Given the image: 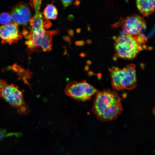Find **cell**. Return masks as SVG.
Here are the masks:
<instances>
[{"label":"cell","instance_id":"obj_1","mask_svg":"<svg viewBox=\"0 0 155 155\" xmlns=\"http://www.w3.org/2000/svg\"><path fill=\"white\" fill-rule=\"evenodd\" d=\"M122 110L121 99L115 91L105 89L97 93L92 111L100 121L105 122L115 120Z\"/></svg>","mask_w":155,"mask_h":155},{"label":"cell","instance_id":"obj_2","mask_svg":"<svg viewBox=\"0 0 155 155\" xmlns=\"http://www.w3.org/2000/svg\"><path fill=\"white\" fill-rule=\"evenodd\" d=\"M136 66L130 64L123 69L108 68L113 88L117 90H132L136 86Z\"/></svg>","mask_w":155,"mask_h":155},{"label":"cell","instance_id":"obj_3","mask_svg":"<svg viewBox=\"0 0 155 155\" xmlns=\"http://www.w3.org/2000/svg\"><path fill=\"white\" fill-rule=\"evenodd\" d=\"M114 56L116 58L133 59L141 51L146 48L141 45L136 38L124 33L113 38Z\"/></svg>","mask_w":155,"mask_h":155},{"label":"cell","instance_id":"obj_4","mask_svg":"<svg viewBox=\"0 0 155 155\" xmlns=\"http://www.w3.org/2000/svg\"><path fill=\"white\" fill-rule=\"evenodd\" d=\"M23 90L13 84H8L7 81L0 80V98L3 99L11 107L16 109L21 115H26L29 112V106L25 102Z\"/></svg>","mask_w":155,"mask_h":155},{"label":"cell","instance_id":"obj_5","mask_svg":"<svg viewBox=\"0 0 155 155\" xmlns=\"http://www.w3.org/2000/svg\"><path fill=\"white\" fill-rule=\"evenodd\" d=\"M120 26L126 33L136 38L146 28V22L140 14H134L124 18H121L112 26L116 29Z\"/></svg>","mask_w":155,"mask_h":155},{"label":"cell","instance_id":"obj_6","mask_svg":"<svg viewBox=\"0 0 155 155\" xmlns=\"http://www.w3.org/2000/svg\"><path fill=\"white\" fill-rule=\"evenodd\" d=\"M66 94L77 100L86 101L90 99L98 92L97 89L85 81L70 82L66 86Z\"/></svg>","mask_w":155,"mask_h":155},{"label":"cell","instance_id":"obj_7","mask_svg":"<svg viewBox=\"0 0 155 155\" xmlns=\"http://www.w3.org/2000/svg\"><path fill=\"white\" fill-rule=\"evenodd\" d=\"M58 29L51 31L46 30L43 36L36 35L30 32L27 34L26 44L31 49L40 47L44 52H49L52 50V37L58 33Z\"/></svg>","mask_w":155,"mask_h":155},{"label":"cell","instance_id":"obj_8","mask_svg":"<svg viewBox=\"0 0 155 155\" xmlns=\"http://www.w3.org/2000/svg\"><path fill=\"white\" fill-rule=\"evenodd\" d=\"M13 22L18 25H26L32 18L30 9L26 3L20 2L14 6L11 11Z\"/></svg>","mask_w":155,"mask_h":155},{"label":"cell","instance_id":"obj_9","mask_svg":"<svg viewBox=\"0 0 155 155\" xmlns=\"http://www.w3.org/2000/svg\"><path fill=\"white\" fill-rule=\"evenodd\" d=\"M18 25L13 22L9 24L0 26V38L2 43H15L22 38Z\"/></svg>","mask_w":155,"mask_h":155},{"label":"cell","instance_id":"obj_10","mask_svg":"<svg viewBox=\"0 0 155 155\" xmlns=\"http://www.w3.org/2000/svg\"><path fill=\"white\" fill-rule=\"evenodd\" d=\"M40 10L35 9V14L30 22L31 26L30 32L36 35L43 36L45 33V29L50 27L51 23L40 12Z\"/></svg>","mask_w":155,"mask_h":155},{"label":"cell","instance_id":"obj_11","mask_svg":"<svg viewBox=\"0 0 155 155\" xmlns=\"http://www.w3.org/2000/svg\"><path fill=\"white\" fill-rule=\"evenodd\" d=\"M136 3L138 9L144 16L148 17L154 11L155 0H138Z\"/></svg>","mask_w":155,"mask_h":155},{"label":"cell","instance_id":"obj_12","mask_svg":"<svg viewBox=\"0 0 155 155\" xmlns=\"http://www.w3.org/2000/svg\"><path fill=\"white\" fill-rule=\"evenodd\" d=\"M42 14L46 19L55 20L57 18V10L56 7L51 3L47 5Z\"/></svg>","mask_w":155,"mask_h":155},{"label":"cell","instance_id":"obj_13","mask_svg":"<svg viewBox=\"0 0 155 155\" xmlns=\"http://www.w3.org/2000/svg\"><path fill=\"white\" fill-rule=\"evenodd\" d=\"M17 74L18 76L17 78L18 80H21L23 81L25 84L28 85L30 88L31 89V85L28 82V80H30V79L32 74V72L29 71V69L26 70L22 67Z\"/></svg>","mask_w":155,"mask_h":155},{"label":"cell","instance_id":"obj_14","mask_svg":"<svg viewBox=\"0 0 155 155\" xmlns=\"http://www.w3.org/2000/svg\"><path fill=\"white\" fill-rule=\"evenodd\" d=\"M13 22V18L11 13L4 12L0 14V23L3 25L10 24Z\"/></svg>","mask_w":155,"mask_h":155},{"label":"cell","instance_id":"obj_15","mask_svg":"<svg viewBox=\"0 0 155 155\" xmlns=\"http://www.w3.org/2000/svg\"><path fill=\"white\" fill-rule=\"evenodd\" d=\"M73 1V0H62L61 1L64 7H66L71 4Z\"/></svg>","mask_w":155,"mask_h":155},{"label":"cell","instance_id":"obj_16","mask_svg":"<svg viewBox=\"0 0 155 155\" xmlns=\"http://www.w3.org/2000/svg\"><path fill=\"white\" fill-rule=\"evenodd\" d=\"M5 131L1 129H0V140L2 139L5 135Z\"/></svg>","mask_w":155,"mask_h":155}]
</instances>
